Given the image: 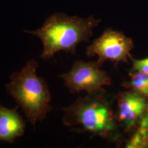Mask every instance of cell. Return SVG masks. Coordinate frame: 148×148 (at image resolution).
I'll list each match as a JSON object with an SVG mask.
<instances>
[{
  "instance_id": "cell-1",
  "label": "cell",
  "mask_w": 148,
  "mask_h": 148,
  "mask_svg": "<svg viewBox=\"0 0 148 148\" xmlns=\"http://www.w3.org/2000/svg\"><path fill=\"white\" fill-rule=\"evenodd\" d=\"M101 22L93 16L82 18L57 13L47 18L41 27L24 32L41 40L43 49L40 57L47 60L60 51L74 54L77 45L88 41Z\"/></svg>"
},
{
  "instance_id": "cell-2",
  "label": "cell",
  "mask_w": 148,
  "mask_h": 148,
  "mask_svg": "<svg viewBox=\"0 0 148 148\" xmlns=\"http://www.w3.org/2000/svg\"><path fill=\"white\" fill-rule=\"evenodd\" d=\"M38 65L34 59L28 60L20 71L12 73L5 86L7 93L22 109L34 130L36 122L42 121L53 109L49 105L52 97L47 84L36 74Z\"/></svg>"
},
{
  "instance_id": "cell-3",
  "label": "cell",
  "mask_w": 148,
  "mask_h": 148,
  "mask_svg": "<svg viewBox=\"0 0 148 148\" xmlns=\"http://www.w3.org/2000/svg\"><path fill=\"white\" fill-rule=\"evenodd\" d=\"M62 110L64 112L62 122L67 127L79 126L83 132L109 140L120 138L119 126L103 90L79 98Z\"/></svg>"
},
{
  "instance_id": "cell-4",
  "label": "cell",
  "mask_w": 148,
  "mask_h": 148,
  "mask_svg": "<svg viewBox=\"0 0 148 148\" xmlns=\"http://www.w3.org/2000/svg\"><path fill=\"white\" fill-rule=\"evenodd\" d=\"M100 68L97 62L77 60L69 72L59 77L63 79L64 85L72 93L81 91L93 93L102 90L103 86L111 84L110 77Z\"/></svg>"
},
{
  "instance_id": "cell-5",
  "label": "cell",
  "mask_w": 148,
  "mask_h": 148,
  "mask_svg": "<svg viewBox=\"0 0 148 148\" xmlns=\"http://www.w3.org/2000/svg\"><path fill=\"white\" fill-rule=\"evenodd\" d=\"M133 46L132 38L121 32L108 29L87 47L86 55L89 57L97 55V62L100 67L108 60L127 63Z\"/></svg>"
},
{
  "instance_id": "cell-6",
  "label": "cell",
  "mask_w": 148,
  "mask_h": 148,
  "mask_svg": "<svg viewBox=\"0 0 148 148\" xmlns=\"http://www.w3.org/2000/svg\"><path fill=\"white\" fill-rule=\"evenodd\" d=\"M116 99L117 122L126 132H132L148 109V98L130 90L119 93Z\"/></svg>"
},
{
  "instance_id": "cell-7",
  "label": "cell",
  "mask_w": 148,
  "mask_h": 148,
  "mask_svg": "<svg viewBox=\"0 0 148 148\" xmlns=\"http://www.w3.org/2000/svg\"><path fill=\"white\" fill-rule=\"evenodd\" d=\"M18 108L8 109L0 104V141L13 143L16 138L23 135L25 125Z\"/></svg>"
},
{
  "instance_id": "cell-8",
  "label": "cell",
  "mask_w": 148,
  "mask_h": 148,
  "mask_svg": "<svg viewBox=\"0 0 148 148\" xmlns=\"http://www.w3.org/2000/svg\"><path fill=\"white\" fill-rule=\"evenodd\" d=\"M130 76V80L122 86L148 98V74L131 70Z\"/></svg>"
},
{
  "instance_id": "cell-9",
  "label": "cell",
  "mask_w": 148,
  "mask_h": 148,
  "mask_svg": "<svg viewBox=\"0 0 148 148\" xmlns=\"http://www.w3.org/2000/svg\"><path fill=\"white\" fill-rule=\"evenodd\" d=\"M130 58L132 62L133 67L131 70L148 74V58L143 59H135L131 56Z\"/></svg>"
},
{
  "instance_id": "cell-10",
  "label": "cell",
  "mask_w": 148,
  "mask_h": 148,
  "mask_svg": "<svg viewBox=\"0 0 148 148\" xmlns=\"http://www.w3.org/2000/svg\"><path fill=\"white\" fill-rule=\"evenodd\" d=\"M137 127L140 128L148 133V108Z\"/></svg>"
},
{
  "instance_id": "cell-11",
  "label": "cell",
  "mask_w": 148,
  "mask_h": 148,
  "mask_svg": "<svg viewBox=\"0 0 148 148\" xmlns=\"http://www.w3.org/2000/svg\"><path fill=\"white\" fill-rule=\"evenodd\" d=\"M148 148V146H147V148Z\"/></svg>"
}]
</instances>
